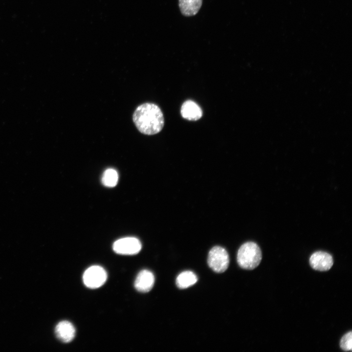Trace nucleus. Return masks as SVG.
<instances>
[{"mask_svg":"<svg viewBox=\"0 0 352 352\" xmlns=\"http://www.w3.org/2000/svg\"><path fill=\"white\" fill-rule=\"evenodd\" d=\"M309 264L316 270L325 271L332 267L333 260L330 254L324 251H317L311 255Z\"/></svg>","mask_w":352,"mask_h":352,"instance_id":"423d86ee","label":"nucleus"},{"mask_svg":"<svg viewBox=\"0 0 352 352\" xmlns=\"http://www.w3.org/2000/svg\"><path fill=\"white\" fill-rule=\"evenodd\" d=\"M140 241L134 237H125L116 241L113 244L114 251L122 255H134L141 249Z\"/></svg>","mask_w":352,"mask_h":352,"instance_id":"39448f33","label":"nucleus"},{"mask_svg":"<svg viewBox=\"0 0 352 352\" xmlns=\"http://www.w3.org/2000/svg\"><path fill=\"white\" fill-rule=\"evenodd\" d=\"M118 180V174L114 169H108L104 172L102 177V182L104 185L108 187H113L116 185Z\"/></svg>","mask_w":352,"mask_h":352,"instance_id":"f8f14e48","label":"nucleus"},{"mask_svg":"<svg viewBox=\"0 0 352 352\" xmlns=\"http://www.w3.org/2000/svg\"><path fill=\"white\" fill-rule=\"evenodd\" d=\"M132 120L138 130L146 135L158 133L164 124L161 109L152 103H145L138 106L133 112Z\"/></svg>","mask_w":352,"mask_h":352,"instance_id":"f257e3e1","label":"nucleus"},{"mask_svg":"<svg viewBox=\"0 0 352 352\" xmlns=\"http://www.w3.org/2000/svg\"><path fill=\"white\" fill-rule=\"evenodd\" d=\"M340 346L344 351H349L352 350V332L350 331L345 334L341 338Z\"/></svg>","mask_w":352,"mask_h":352,"instance_id":"ddd939ff","label":"nucleus"},{"mask_svg":"<svg viewBox=\"0 0 352 352\" xmlns=\"http://www.w3.org/2000/svg\"><path fill=\"white\" fill-rule=\"evenodd\" d=\"M180 112L183 118L190 121L198 120L202 116L201 108L191 100H187L182 104Z\"/></svg>","mask_w":352,"mask_h":352,"instance_id":"1a4fd4ad","label":"nucleus"},{"mask_svg":"<svg viewBox=\"0 0 352 352\" xmlns=\"http://www.w3.org/2000/svg\"><path fill=\"white\" fill-rule=\"evenodd\" d=\"M107 274L101 266L93 265L88 268L84 273L83 280L85 285L90 288H97L106 282Z\"/></svg>","mask_w":352,"mask_h":352,"instance_id":"20e7f679","label":"nucleus"},{"mask_svg":"<svg viewBox=\"0 0 352 352\" xmlns=\"http://www.w3.org/2000/svg\"><path fill=\"white\" fill-rule=\"evenodd\" d=\"M260 248L252 242L243 243L238 250L237 260L239 266L243 269L252 270L258 266L262 260Z\"/></svg>","mask_w":352,"mask_h":352,"instance_id":"f03ea898","label":"nucleus"},{"mask_svg":"<svg viewBox=\"0 0 352 352\" xmlns=\"http://www.w3.org/2000/svg\"><path fill=\"white\" fill-rule=\"evenodd\" d=\"M198 277L192 271H185L180 273L176 279V285L179 288H188L197 283Z\"/></svg>","mask_w":352,"mask_h":352,"instance_id":"9b49d317","label":"nucleus"},{"mask_svg":"<svg viewBox=\"0 0 352 352\" xmlns=\"http://www.w3.org/2000/svg\"><path fill=\"white\" fill-rule=\"evenodd\" d=\"M154 283L153 273L148 270H143L137 275L135 282V289L140 292H148L153 288Z\"/></svg>","mask_w":352,"mask_h":352,"instance_id":"0eeeda50","label":"nucleus"},{"mask_svg":"<svg viewBox=\"0 0 352 352\" xmlns=\"http://www.w3.org/2000/svg\"><path fill=\"white\" fill-rule=\"evenodd\" d=\"M207 262L209 266L214 271L222 273L229 266L228 254L224 248L219 246H214L208 253Z\"/></svg>","mask_w":352,"mask_h":352,"instance_id":"7ed1b4c3","label":"nucleus"},{"mask_svg":"<svg viewBox=\"0 0 352 352\" xmlns=\"http://www.w3.org/2000/svg\"><path fill=\"white\" fill-rule=\"evenodd\" d=\"M55 332L57 338L64 343H69L75 337V329L73 325L67 321L59 322L55 328Z\"/></svg>","mask_w":352,"mask_h":352,"instance_id":"6e6552de","label":"nucleus"},{"mask_svg":"<svg viewBox=\"0 0 352 352\" xmlns=\"http://www.w3.org/2000/svg\"><path fill=\"white\" fill-rule=\"evenodd\" d=\"M202 0H178V5L182 14L190 17L198 13L202 5Z\"/></svg>","mask_w":352,"mask_h":352,"instance_id":"9d476101","label":"nucleus"}]
</instances>
